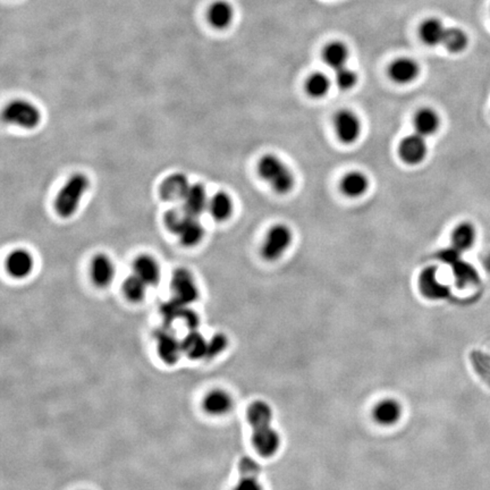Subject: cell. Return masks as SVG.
I'll use <instances>...</instances> for the list:
<instances>
[{
	"mask_svg": "<svg viewBox=\"0 0 490 490\" xmlns=\"http://www.w3.org/2000/svg\"><path fill=\"white\" fill-rule=\"evenodd\" d=\"M189 217L190 216L185 213L183 208H182V209L174 208V209H170V211L166 213V216H165V225H166V227L168 228L170 232L178 234V232L181 231V228L183 227V225L185 224Z\"/></svg>",
	"mask_w": 490,
	"mask_h": 490,
	"instance_id": "obj_33",
	"label": "cell"
},
{
	"mask_svg": "<svg viewBox=\"0 0 490 490\" xmlns=\"http://www.w3.org/2000/svg\"><path fill=\"white\" fill-rule=\"evenodd\" d=\"M239 479L234 490H263L260 482V467L253 458L244 456L239 462Z\"/></svg>",
	"mask_w": 490,
	"mask_h": 490,
	"instance_id": "obj_9",
	"label": "cell"
},
{
	"mask_svg": "<svg viewBox=\"0 0 490 490\" xmlns=\"http://www.w3.org/2000/svg\"><path fill=\"white\" fill-rule=\"evenodd\" d=\"M322 57L327 66H329L332 70H341L346 66L347 61H348V50L341 42H332L325 48Z\"/></svg>",
	"mask_w": 490,
	"mask_h": 490,
	"instance_id": "obj_27",
	"label": "cell"
},
{
	"mask_svg": "<svg viewBox=\"0 0 490 490\" xmlns=\"http://www.w3.org/2000/svg\"><path fill=\"white\" fill-rule=\"evenodd\" d=\"M415 131L421 137H428L435 134L441 125V118L434 109L422 108L417 111L413 118Z\"/></svg>",
	"mask_w": 490,
	"mask_h": 490,
	"instance_id": "obj_19",
	"label": "cell"
},
{
	"mask_svg": "<svg viewBox=\"0 0 490 490\" xmlns=\"http://www.w3.org/2000/svg\"><path fill=\"white\" fill-rule=\"evenodd\" d=\"M146 286L148 285L140 277H137V275H132L122 284V292L132 302H140L146 296Z\"/></svg>",
	"mask_w": 490,
	"mask_h": 490,
	"instance_id": "obj_31",
	"label": "cell"
},
{
	"mask_svg": "<svg viewBox=\"0 0 490 490\" xmlns=\"http://www.w3.org/2000/svg\"><path fill=\"white\" fill-rule=\"evenodd\" d=\"M228 346V339L222 334H216L211 341H208L207 358H215L226 350Z\"/></svg>",
	"mask_w": 490,
	"mask_h": 490,
	"instance_id": "obj_35",
	"label": "cell"
},
{
	"mask_svg": "<svg viewBox=\"0 0 490 490\" xmlns=\"http://www.w3.org/2000/svg\"><path fill=\"white\" fill-rule=\"evenodd\" d=\"M208 211L217 222L227 220L233 213V201L227 193L218 192L209 200Z\"/></svg>",
	"mask_w": 490,
	"mask_h": 490,
	"instance_id": "obj_25",
	"label": "cell"
},
{
	"mask_svg": "<svg viewBox=\"0 0 490 490\" xmlns=\"http://www.w3.org/2000/svg\"><path fill=\"white\" fill-rule=\"evenodd\" d=\"M191 184L183 174H172L161 183L159 193L163 200L168 202L183 201Z\"/></svg>",
	"mask_w": 490,
	"mask_h": 490,
	"instance_id": "obj_10",
	"label": "cell"
},
{
	"mask_svg": "<svg viewBox=\"0 0 490 490\" xmlns=\"http://www.w3.org/2000/svg\"><path fill=\"white\" fill-rule=\"evenodd\" d=\"M3 117L8 124L27 130L35 129L41 122V113L38 107L27 100H14L8 103L4 109Z\"/></svg>",
	"mask_w": 490,
	"mask_h": 490,
	"instance_id": "obj_4",
	"label": "cell"
},
{
	"mask_svg": "<svg viewBox=\"0 0 490 490\" xmlns=\"http://www.w3.org/2000/svg\"><path fill=\"white\" fill-rule=\"evenodd\" d=\"M272 408L268 403L256 401L248 410V420L252 429V445L259 456L272 458L280 447L279 434L272 426Z\"/></svg>",
	"mask_w": 490,
	"mask_h": 490,
	"instance_id": "obj_1",
	"label": "cell"
},
{
	"mask_svg": "<svg viewBox=\"0 0 490 490\" xmlns=\"http://www.w3.org/2000/svg\"><path fill=\"white\" fill-rule=\"evenodd\" d=\"M403 408L401 403L395 398H385L377 403L372 411L376 422L382 426H393L402 417Z\"/></svg>",
	"mask_w": 490,
	"mask_h": 490,
	"instance_id": "obj_13",
	"label": "cell"
},
{
	"mask_svg": "<svg viewBox=\"0 0 490 490\" xmlns=\"http://www.w3.org/2000/svg\"><path fill=\"white\" fill-rule=\"evenodd\" d=\"M467 44H469V38L463 30L458 29V27H448L447 29L443 47L446 48L449 53H462L467 49Z\"/></svg>",
	"mask_w": 490,
	"mask_h": 490,
	"instance_id": "obj_29",
	"label": "cell"
},
{
	"mask_svg": "<svg viewBox=\"0 0 490 490\" xmlns=\"http://www.w3.org/2000/svg\"><path fill=\"white\" fill-rule=\"evenodd\" d=\"M115 276V267L113 261L105 254H98L91 263V278L98 287H107L111 285Z\"/></svg>",
	"mask_w": 490,
	"mask_h": 490,
	"instance_id": "obj_16",
	"label": "cell"
},
{
	"mask_svg": "<svg viewBox=\"0 0 490 490\" xmlns=\"http://www.w3.org/2000/svg\"><path fill=\"white\" fill-rule=\"evenodd\" d=\"M172 289L175 298L184 304L193 303L199 298V289L196 280L187 269L180 268L172 274Z\"/></svg>",
	"mask_w": 490,
	"mask_h": 490,
	"instance_id": "obj_8",
	"label": "cell"
},
{
	"mask_svg": "<svg viewBox=\"0 0 490 490\" xmlns=\"http://www.w3.org/2000/svg\"><path fill=\"white\" fill-rule=\"evenodd\" d=\"M447 29L448 27H445L441 20L437 18H430L421 25L420 37L427 46L430 47L443 46Z\"/></svg>",
	"mask_w": 490,
	"mask_h": 490,
	"instance_id": "obj_23",
	"label": "cell"
},
{
	"mask_svg": "<svg viewBox=\"0 0 490 490\" xmlns=\"http://www.w3.org/2000/svg\"><path fill=\"white\" fill-rule=\"evenodd\" d=\"M452 268L454 276H456V283L460 286H467L469 284L476 283L478 280L476 269L462 259L452 265Z\"/></svg>",
	"mask_w": 490,
	"mask_h": 490,
	"instance_id": "obj_32",
	"label": "cell"
},
{
	"mask_svg": "<svg viewBox=\"0 0 490 490\" xmlns=\"http://www.w3.org/2000/svg\"><path fill=\"white\" fill-rule=\"evenodd\" d=\"M89 187L90 181L84 174L72 176L57 194L55 201L56 213L63 218L73 216Z\"/></svg>",
	"mask_w": 490,
	"mask_h": 490,
	"instance_id": "obj_3",
	"label": "cell"
},
{
	"mask_svg": "<svg viewBox=\"0 0 490 490\" xmlns=\"http://www.w3.org/2000/svg\"><path fill=\"white\" fill-rule=\"evenodd\" d=\"M335 131L339 140L345 144H352L361 134V122L353 111H341L334 120Z\"/></svg>",
	"mask_w": 490,
	"mask_h": 490,
	"instance_id": "obj_7",
	"label": "cell"
},
{
	"mask_svg": "<svg viewBox=\"0 0 490 490\" xmlns=\"http://www.w3.org/2000/svg\"><path fill=\"white\" fill-rule=\"evenodd\" d=\"M293 234L289 226L277 224L272 226L265 235L261 248V254L265 260L275 261L279 259L292 244Z\"/></svg>",
	"mask_w": 490,
	"mask_h": 490,
	"instance_id": "obj_5",
	"label": "cell"
},
{
	"mask_svg": "<svg viewBox=\"0 0 490 490\" xmlns=\"http://www.w3.org/2000/svg\"><path fill=\"white\" fill-rule=\"evenodd\" d=\"M330 89V80L322 73H315L306 80V91L311 98L319 99L328 94Z\"/></svg>",
	"mask_w": 490,
	"mask_h": 490,
	"instance_id": "obj_30",
	"label": "cell"
},
{
	"mask_svg": "<svg viewBox=\"0 0 490 490\" xmlns=\"http://www.w3.org/2000/svg\"><path fill=\"white\" fill-rule=\"evenodd\" d=\"M369 180L365 172H350L341 178V191L348 198H359L367 192Z\"/></svg>",
	"mask_w": 490,
	"mask_h": 490,
	"instance_id": "obj_20",
	"label": "cell"
},
{
	"mask_svg": "<svg viewBox=\"0 0 490 490\" xmlns=\"http://www.w3.org/2000/svg\"><path fill=\"white\" fill-rule=\"evenodd\" d=\"M420 68L417 61L411 58H398L391 65L388 73L396 83L406 84L415 81L419 75Z\"/></svg>",
	"mask_w": 490,
	"mask_h": 490,
	"instance_id": "obj_17",
	"label": "cell"
},
{
	"mask_svg": "<svg viewBox=\"0 0 490 490\" xmlns=\"http://www.w3.org/2000/svg\"><path fill=\"white\" fill-rule=\"evenodd\" d=\"M203 408L209 415H224L233 408V400L226 391H213L204 398Z\"/></svg>",
	"mask_w": 490,
	"mask_h": 490,
	"instance_id": "obj_22",
	"label": "cell"
},
{
	"mask_svg": "<svg viewBox=\"0 0 490 490\" xmlns=\"http://www.w3.org/2000/svg\"><path fill=\"white\" fill-rule=\"evenodd\" d=\"M420 289L423 294L430 299L445 298L448 294V287L439 282L435 268L423 270L420 276Z\"/></svg>",
	"mask_w": 490,
	"mask_h": 490,
	"instance_id": "obj_21",
	"label": "cell"
},
{
	"mask_svg": "<svg viewBox=\"0 0 490 490\" xmlns=\"http://www.w3.org/2000/svg\"><path fill=\"white\" fill-rule=\"evenodd\" d=\"M33 258L30 252L18 249L11 252L6 260V269L8 274L14 278H25L31 274L33 269Z\"/></svg>",
	"mask_w": 490,
	"mask_h": 490,
	"instance_id": "obj_14",
	"label": "cell"
},
{
	"mask_svg": "<svg viewBox=\"0 0 490 490\" xmlns=\"http://www.w3.org/2000/svg\"><path fill=\"white\" fill-rule=\"evenodd\" d=\"M258 172L260 177L279 194L291 192L294 187V174L277 156L265 155L261 157L258 163Z\"/></svg>",
	"mask_w": 490,
	"mask_h": 490,
	"instance_id": "obj_2",
	"label": "cell"
},
{
	"mask_svg": "<svg viewBox=\"0 0 490 490\" xmlns=\"http://www.w3.org/2000/svg\"><path fill=\"white\" fill-rule=\"evenodd\" d=\"M134 274L148 286H155L161 280V268L153 258L149 256H141L133 265Z\"/></svg>",
	"mask_w": 490,
	"mask_h": 490,
	"instance_id": "obj_18",
	"label": "cell"
},
{
	"mask_svg": "<svg viewBox=\"0 0 490 490\" xmlns=\"http://www.w3.org/2000/svg\"><path fill=\"white\" fill-rule=\"evenodd\" d=\"M209 200L207 192L201 184H193L183 200V209L190 217L198 218L208 209Z\"/></svg>",
	"mask_w": 490,
	"mask_h": 490,
	"instance_id": "obj_15",
	"label": "cell"
},
{
	"mask_svg": "<svg viewBox=\"0 0 490 490\" xmlns=\"http://www.w3.org/2000/svg\"><path fill=\"white\" fill-rule=\"evenodd\" d=\"M426 137H421L417 133L408 135L401 141L398 146V156L406 165L415 166L422 163L427 157Z\"/></svg>",
	"mask_w": 490,
	"mask_h": 490,
	"instance_id": "obj_6",
	"label": "cell"
},
{
	"mask_svg": "<svg viewBox=\"0 0 490 490\" xmlns=\"http://www.w3.org/2000/svg\"><path fill=\"white\" fill-rule=\"evenodd\" d=\"M484 267L490 272V253L487 254V257L484 258Z\"/></svg>",
	"mask_w": 490,
	"mask_h": 490,
	"instance_id": "obj_36",
	"label": "cell"
},
{
	"mask_svg": "<svg viewBox=\"0 0 490 490\" xmlns=\"http://www.w3.org/2000/svg\"><path fill=\"white\" fill-rule=\"evenodd\" d=\"M234 15L235 12L231 4L226 0H217L208 7L206 18L213 29L225 30L231 25Z\"/></svg>",
	"mask_w": 490,
	"mask_h": 490,
	"instance_id": "obj_12",
	"label": "cell"
},
{
	"mask_svg": "<svg viewBox=\"0 0 490 490\" xmlns=\"http://www.w3.org/2000/svg\"><path fill=\"white\" fill-rule=\"evenodd\" d=\"M476 228L472 224L464 222L458 224L452 232V246L458 252H465L476 242Z\"/></svg>",
	"mask_w": 490,
	"mask_h": 490,
	"instance_id": "obj_24",
	"label": "cell"
},
{
	"mask_svg": "<svg viewBox=\"0 0 490 490\" xmlns=\"http://www.w3.org/2000/svg\"><path fill=\"white\" fill-rule=\"evenodd\" d=\"M335 81L336 84L341 90H351L356 87V82H358V74L345 66L341 70H335Z\"/></svg>",
	"mask_w": 490,
	"mask_h": 490,
	"instance_id": "obj_34",
	"label": "cell"
},
{
	"mask_svg": "<svg viewBox=\"0 0 490 490\" xmlns=\"http://www.w3.org/2000/svg\"><path fill=\"white\" fill-rule=\"evenodd\" d=\"M156 335L158 339V352L161 360L166 362L167 365L176 363L180 356L183 353L182 341L180 343L175 335L168 332L166 328L158 330Z\"/></svg>",
	"mask_w": 490,
	"mask_h": 490,
	"instance_id": "obj_11",
	"label": "cell"
},
{
	"mask_svg": "<svg viewBox=\"0 0 490 490\" xmlns=\"http://www.w3.org/2000/svg\"><path fill=\"white\" fill-rule=\"evenodd\" d=\"M177 235L181 239L182 244L185 246H194L201 242L203 239L204 230L198 218L189 217Z\"/></svg>",
	"mask_w": 490,
	"mask_h": 490,
	"instance_id": "obj_28",
	"label": "cell"
},
{
	"mask_svg": "<svg viewBox=\"0 0 490 490\" xmlns=\"http://www.w3.org/2000/svg\"><path fill=\"white\" fill-rule=\"evenodd\" d=\"M182 348L183 353L190 359H201L207 356L208 341L196 330H191V333L182 341Z\"/></svg>",
	"mask_w": 490,
	"mask_h": 490,
	"instance_id": "obj_26",
	"label": "cell"
}]
</instances>
